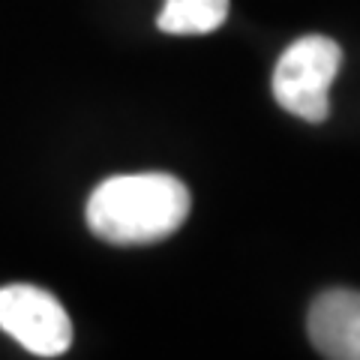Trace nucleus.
Wrapping results in <instances>:
<instances>
[{
  "instance_id": "nucleus-3",
  "label": "nucleus",
  "mask_w": 360,
  "mask_h": 360,
  "mask_svg": "<svg viewBox=\"0 0 360 360\" xmlns=\"http://www.w3.org/2000/svg\"><path fill=\"white\" fill-rule=\"evenodd\" d=\"M0 330L37 357H60L72 345V321L58 297L37 285L0 288Z\"/></svg>"
},
{
  "instance_id": "nucleus-4",
  "label": "nucleus",
  "mask_w": 360,
  "mask_h": 360,
  "mask_svg": "<svg viewBox=\"0 0 360 360\" xmlns=\"http://www.w3.org/2000/svg\"><path fill=\"white\" fill-rule=\"evenodd\" d=\"M307 333L321 357L360 360V291H321L309 307Z\"/></svg>"
},
{
  "instance_id": "nucleus-1",
  "label": "nucleus",
  "mask_w": 360,
  "mask_h": 360,
  "mask_svg": "<svg viewBox=\"0 0 360 360\" xmlns=\"http://www.w3.org/2000/svg\"><path fill=\"white\" fill-rule=\"evenodd\" d=\"M189 207V189L172 174H117L87 198V225L105 243L148 246L172 238L186 222Z\"/></svg>"
},
{
  "instance_id": "nucleus-5",
  "label": "nucleus",
  "mask_w": 360,
  "mask_h": 360,
  "mask_svg": "<svg viewBox=\"0 0 360 360\" xmlns=\"http://www.w3.org/2000/svg\"><path fill=\"white\" fill-rule=\"evenodd\" d=\"M229 18V0H165L156 27L172 37H198L222 27Z\"/></svg>"
},
{
  "instance_id": "nucleus-2",
  "label": "nucleus",
  "mask_w": 360,
  "mask_h": 360,
  "mask_svg": "<svg viewBox=\"0 0 360 360\" xmlns=\"http://www.w3.org/2000/svg\"><path fill=\"white\" fill-rule=\"evenodd\" d=\"M342 49L340 42L321 33H309L291 42L276 60L274 99L279 108L307 123H324L330 115V84L340 75Z\"/></svg>"
}]
</instances>
